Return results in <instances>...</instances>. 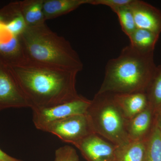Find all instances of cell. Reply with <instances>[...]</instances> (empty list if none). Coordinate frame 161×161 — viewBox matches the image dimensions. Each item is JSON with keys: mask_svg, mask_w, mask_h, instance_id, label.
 Here are the masks:
<instances>
[{"mask_svg": "<svg viewBox=\"0 0 161 161\" xmlns=\"http://www.w3.org/2000/svg\"><path fill=\"white\" fill-rule=\"evenodd\" d=\"M74 146L87 161H114L117 146L95 133Z\"/></svg>", "mask_w": 161, "mask_h": 161, "instance_id": "ba28073f", "label": "cell"}, {"mask_svg": "<svg viewBox=\"0 0 161 161\" xmlns=\"http://www.w3.org/2000/svg\"><path fill=\"white\" fill-rule=\"evenodd\" d=\"M154 112L148 106L144 111L133 118L127 120L126 130L128 136L131 141L147 140L148 133L152 124L153 115Z\"/></svg>", "mask_w": 161, "mask_h": 161, "instance_id": "8fae6325", "label": "cell"}, {"mask_svg": "<svg viewBox=\"0 0 161 161\" xmlns=\"http://www.w3.org/2000/svg\"><path fill=\"white\" fill-rule=\"evenodd\" d=\"M130 5L121 7L114 12L118 16L123 31L128 37L137 28Z\"/></svg>", "mask_w": 161, "mask_h": 161, "instance_id": "ffe728a7", "label": "cell"}, {"mask_svg": "<svg viewBox=\"0 0 161 161\" xmlns=\"http://www.w3.org/2000/svg\"><path fill=\"white\" fill-rule=\"evenodd\" d=\"M145 93L149 106L157 116L161 112V64L157 66Z\"/></svg>", "mask_w": 161, "mask_h": 161, "instance_id": "ac0fdd59", "label": "cell"}, {"mask_svg": "<svg viewBox=\"0 0 161 161\" xmlns=\"http://www.w3.org/2000/svg\"><path fill=\"white\" fill-rule=\"evenodd\" d=\"M25 60L19 36H13L0 43V60L7 65L19 63Z\"/></svg>", "mask_w": 161, "mask_h": 161, "instance_id": "5bb4252c", "label": "cell"}, {"mask_svg": "<svg viewBox=\"0 0 161 161\" xmlns=\"http://www.w3.org/2000/svg\"><path fill=\"white\" fill-rule=\"evenodd\" d=\"M91 100L79 95L68 102L55 106L32 110L33 121L38 130L45 132L51 124L71 115L86 114Z\"/></svg>", "mask_w": 161, "mask_h": 161, "instance_id": "5b68a950", "label": "cell"}, {"mask_svg": "<svg viewBox=\"0 0 161 161\" xmlns=\"http://www.w3.org/2000/svg\"><path fill=\"white\" fill-rule=\"evenodd\" d=\"M153 53H143L130 44L117 58L108 61L98 93L131 94L146 92L155 72Z\"/></svg>", "mask_w": 161, "mask_h": 161, "instance_id": "7a4b0ae2", "label": "cell"}, {"mask_svg": "<svg viewBox=\"0 0 161 161\" xmlns=\"http://www.w3.org/2000/svg\"><path fill=\"white\" fill-rule=\"evenodd\" d=\"M54 161H79V157L73 147L65 146L56 150Z\"/></svg>", "mask_w": 161, "mask_h": 161, "instance_id": "44dd1931", "label": "cell"}, {"mask_svg": "<svg viewBox=\"0 0 161 161\" xmlns=\"http://www.w3.org/2000/svg\"><path fill=\"white\" fill-rule=\"evenodd\" d=\"M130 7L134 16L136 28L160 34V10L149 3L139 0H133Z\"/></svg>", "mask_w": 161, "mask_h": 161, "instance_id": "9c48e42d", "label": "cell"}, {"mask_svg": "<svg viewBox=\"0 0 161 161\" xmlns=\"http://www.w3.org/2000/svg\"><path fill=\"white\" fill-rule=\"evenodd\" d=\"M45 132L73 145L94 133L86 114L71 115L56 122L47 127Z\"/></svg>", "mask_w": 161, "mask_h": 161, "instance_id": "8992f818", "label": "cell"}, {"mask_svg": "<svg viewBox=\"0 0 161 161\" xmlns=\"http://www.w3.org/2000/svg\"><path fill=\"white\" fill-rule=\"evenodd\" d=\"M0 21L14 36H19L27 27L18 2L10 3L0 9Z\"/></svg>", "mask_w": 161, "mask_h": 161, "instance_id": "7c38bea8", "label": "cell"}, {"mask_svg": "<svg viewBox=\"0 0 161 161\" xmlns=\"http://www.w3.org/2000/svg\"><path fill=\"white\" fill-rule=\"evenodd\" d=\"M43 0L19 1L21 14L27 26H37L45 23L43 14Z\"/></svg>", "mask_w": 161, "mask_h": 161, "instance_id": "9a60e30c", "label": "cell"}, {"mask_svg": "<svg viewBox=\"0 0 161 161\" xmlns=\"http://www.w3.org/2000/svg\"><path fill=\"white\" fill-rule=\"evenodd\" d=\"M19 36L25 60L78 72L83 69V63L69 42L46 23L27 26Z\"/></svg>", "mask_w": 161, "mask_h": 161, "instance_id": "3957f363", "label": "cell"}, {"mask_svg": "<svg viewBox=\"0 0 161 161\" xmlns=\"http://www.w3.org/2000/svg\"><path fill=\"white\" fill-rule=\"evenodd\" d=\"M92 130L117 147L130 142L126 130L127 119L115 102L113 94L97 93L87 110Z\"/></svg>", "mask_w": 161, "mask_h": 161, "instance_id": "277c9868", "label": "cell"}, {"mask_svg": "<svg viewBox=\"0 0 161 161\" xmlns=\"http://www.w3.org/2000/svg\"><path fill=\"white\" fill-rule=\"evenodd\" d=\"M156 124L159 130L161 135V112L157 116Z\"/></svg>", "mask_w": 161, "mask_h": 161, "instance_id": "cb8c5ba5", "label": "cell"}, {"mask_svg": "<svg viewBox=\"0 0 161 161\" xmlns=\"http://www.w3.org/2000/svg\"><path fill=\"white\" fill-rule=\"evenodd\" d=\"M31 108L9 69L0 60V111L9 108Z\"/></svg>", "mask_w": 161, "mask_h": 161, "instance_id": "52a82bcc", "label": "cell"}, {"mask_svg": "<svg viewBox=\"0 0 161 161\" xmlns=\"http://www.w3.org/2000/svg\"><path fill=\"white\" fill-rule=\"evenodd\" d=\"M133 0H89V4L108 6L114 12L121 7L129 6Z\"/></svg>", "mask_w": 161, "mask_h": 161, "instance_id": "7402d4cb", "label": "cell"}, {"mask_svg": "<svg viewBox=\"0 0 161 161\" xmlns=\"http://www.w3.org/2000/svg\"><path fill=\"white\" fill-rule=\"evenodd\" d=\"M113 97L127 120L138 115L149 105L145 92L113 94Z\"/></svg>", "mask_w": 161, "mask_h": 161, "instance_id": "30bf717a", "label": "cell"}, {"mask_svg": "<svg viewBox=\"0 0 161 161\" xmlns=\"http://www.w3.org/2000/svg\"><path fill=\"white\" fill-rule=\"evenodd\" d=\"M8 66L32 110L55 106L79 96L76 89L78 72L26 60Z\"/></svg>", "mask_w": 161, "mask_h": 161, "instance_id": "6da1fadb", "label": "cell"}, {"mask_svg": "<svg viewBox=\"0 0 161 161\" xmlns=\"http://www.w3.org/2000/svg\"><path fill=\"white\" fill-rule=\"evenodd\" d=\"M89 0H43V9L45 21L69 13Z\"/></svg>", "mask_w": 161, "mask_h": 161, "instance_id": "4fadbf2b", "label": "cell"}, {"mask_svg": "<svg viewBox=\"0 0 161 161\" xmlns=\"http://www.w3.org/2000/svg\"><path fill=\"white\" fill-rule=\"evenodd\" d=\"M159 35L147 30L136 28L129 37L130 45L143 53H154Z\"/></svg>", "mask_w": 161, "mask_h": 161, "instance_id": "e0dca14e", "label": "cell"}, {"mask_svg": "<svg viewBox=\"0 0 161 161\" xmlns=\"http://www.w3.org/2000/svg\"><path fill=\"white\" fill-rule=\"evenodd\" d=\"M144 161H161V135L156 124L146 141Z\"/></svg>", "mask_w": 161, "mask_h": 161, "instance_id": "d6986e66", "label": "cell"}, {"mask_svg": "<svg viewBox=\"0 0 161 161\" xmlns=\"http://www.w3.org/2000/svg\"><path fill=\"white\" fill-rule=\"evenodd\" d=\"M0 161H22L10 156L0 149Z\"/></svg>", "mask_w": 161, "mask_h": 161, "instance_id": "603a6c76", "label": "cell"}, {"mask_svg": "<svg viewBox=\"0 0 161 161\" xmlns=\"http://www.w3.org/2000/svg\"><path fill=\"white\" fill-rule=\"evenodd\" d=\"M147 140L131 141L117 147L114 161H144Z\"/></svg>", "mask_w": 161, "mask_h": 161, "instance_id": "2e32d148", "label": "cell"}]
</instances>
